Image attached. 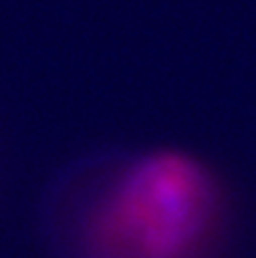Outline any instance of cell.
<instances>
[{"mask_svg": "<svg viewBox=\"0 0 256 258\" xmlns=\"http://www.w3.org/2000/svg\"><path fill=\"white\" fill-rule=\"evenodd\" d=\"M216 185L194 157L161 149L119 167L79 216L81 258H196L214 226Z\"/></svg>", "mask_w": 256, "mask_h": 258, "instance_id": "cell-1", "label": "cell"}]
</instances>
